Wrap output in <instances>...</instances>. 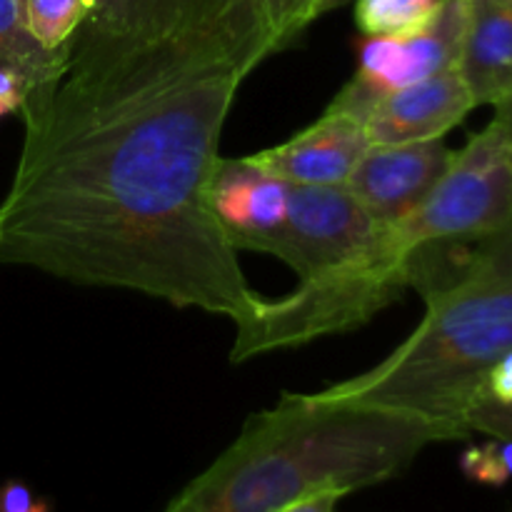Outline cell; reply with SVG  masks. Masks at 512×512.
<instances>
[{"instance_id": "1", "label": "cell", "mask_w": 512, "mask_h": 512, "mask_svg": "<svg viewBox=\"0 0 512 512\" xmlns=\"http://www.w3.org/2000/svg\"><path fill=\"white\" fill-rule=\"evenodd\" d=\"M270 55L263 0H98L20 108L0 265L248 318L260 295L210 190L235 95Z\"/></svg>"}, {"instance_id": "16", "label": "cell", "mask_w": 512, "mask_h": 512, "mask_svg": "<svg viewBox=\"0 0 512 512\" xmlns=\"http://www.w3.org/2000/svg\"><path fill=\"white\" fill-rule=\"evenodd\" d=\"M345 3L350 0H263L275 53L290 48L308 30V25Z\"/></svg>"}, {"instance_id": "5", "label": "cell", "mask_w": 512, "mask_h": 512, "mask_svg": "<svg viewBox=\"0 0 512 512\" xmlns=\"http://www.w3.org/2000/svg\"><path fill=\"white\" fill-rule=\"evenodd\" d=\"M512 230V155L490 123L453 153L428 198L393 223L408 253L435 243H480Z\"/></svg>"}, {"instance_id": "3", "label": "cell", "mask_w": 512, "mask_h": 512, "mask_svg": "<svg viewBox=\"0 0 512 512\" xmlns=\"http://www.w3.org/2000/svg\"><path fill=\"white\" fill-rule=\"evenodd\" d=\"M423 298V323L383 363L310 398L413 415L448 440L468 438L465 418L512 350V230L480 240Z\"/></svg>"}, {"instance_id": "12", "label": "cell", "mask_w": 512, "mask_h": 512, "mask_svg": "<svg viewBox=\"0 0 512 512\" xmlns=\"http://www.w3.org/2000/svg\"><path fill=\"white\" fill-rule=\"evenodd\" d=\"M463 48L458 73L475 105L512 95V0H463Z\"/></svg>"}, {"instance_id": "9", "label": "cell", "mask_w": 512, "mask_h": 512, "mask_svg": "<svg viewBox=\"0 0 512 512\" xmlns=\"http://www.w3.org/2000/svg\"><path fill=\"white\" fill-rule=\"evenodd\" d=\"M450 158L453 150L443 138L405 145H370L343 185L380 225H393L428 198Z\"/></svg>"}, {"instance_id": "20", "label": "cell", "mask_w": 512, "mask_h": 512, "mask_svg": "<svg viewBox=\"0 0 512 512\" xmlns=\"http://www.w3.org/2000/svg\"><path fill=\"white\" fill-rule=\"evenodd\" d=\"M28 93L30 83L25 80V75L10 65H0V118L20 113Z\"/></svg>"}, {"instance_id": "22", "label": "cell", "mask_w": 512, "mask_h": 512, "mask_svg": "<svg viewBox=\"0 0 512 512\" xmlns=\"http://www.w3.org/2000/svg\"><path fill=\"white\" fill-rule=\"evenodd\" d=\"M345 490H320V493L308 495V498L298 500V503L288 505L280 512H335V505L345 498Z\"/></svg>"}, {"instance_id": "11", "label": "cell", "mask_w": 512, "mask_h": 512, "mask_svg": "<svg viewBox=\"0 0 512 512\" xmlns=\"http://www.w3.org/2000/svg\"><path fill=\"white\" fill-rule=\"evenodd\" d=\"M290 183L263 173L243 158H220L215 173L213 210L235 250L268 255L270 243L288 215Z\"/></svg>"}, {"instance_id": "21", "label": "cell", "mask_w": 512, "mask_h": 512, "mask_svg": "<svg viewBox=\"0 0 512 512\" xmlns=\"http://www.w3.org/2000/svg\"><path fill=\"white\" fill-rule=\"evenodd\" d=\"M485 395L500 400V403H512V350L505 358H500L498 365L490 370Z\"/></svg>"}, {"instance_id": "7", "label": "cell", "mask_w": 512, "mask_h": 512, "mask_svg": "<svg viewBox=\"0 0 512 512\" xmlns=\"http://www.w3.org/2000/svg\"><path fill=\"white\" fill-rule=\"evenodd\" d=\"M463 0H440L433 18L403 38H368L360 45L355 83L380 98L390 90L458 68L463 48Z\"/></svg>"}, {"instance_id": "6", "label": "cell", "mask_w": 512, "mask_h": 512, "mask_svg": "<svg viewBox=\"0 0 512 512\" xmlns=\"http://www.w3.org/2000/svg\"><path fill=\"white\" fill-rule=\"evenodd\" d=\"M380 225L345 185H290L288 215L268 255L300 280L355 263L378 245Z\"/></svg>"}, {"instance_id": "15", "label": "cell", "mask_w": 512, "mask_h": 512, "mask_svg": "<svg viewBox=\"0 0 512 512\" xmlns=\"http://www.w3.org/2000/svg\"><path fill=\"white\" fill-rule=\"evenodd\" d=\"M440 0H358L355 23L368 38H403L423 28Z\"/></svg>"}, {"instance_id": "17", "label": "cell", "mask_w": 512, "mask_h": 512, "mask_svg": "<svg viewBox=\"0 0 512 512\" xmlns=\"http://www.w3.org/2000/svg\"><path fill=\"white\" fill-rule=\"evenodd\" d=\"M460 470L473 483L500 488L512 480V440L493 438L490 443L473 445L460 458Z\"/></svg>"}, {"instance_id": "2", "label": "cell", "mask_w": 512, "mask_h": 512, "mask_svg": "<svg viewBox=\"0 0 512 512\" xmlns=\"http://www.w3.org/2000/svg\"><path fill=\"white\" fill-rule=\"evenodd\" d=\"M445 433L428 420L285 393L250 415L235 443L163 512H280L320 490H355L403 475Z\"/></svg>"}, {"instance_id": "13", "label": "cell", "mask_w": 512, "mask_h": 512, "mask_svg": "<svg viewBox=\"0 0 512 512\" xmlns=\"http://www.w3.org/2000/svg\"><path fill=\"white\" fill-rule=\"evenodd\" d=\"M63 55L65 45L60 50H45L25 30L18 13V0H0V65H10L23 73L33 88L58 70Z\"/></svg>"}, {"instance_id": "18", "label": "cell", "mask_w": 512, "mask_h": 512, "mask_svg": "<svg viewBox=\"0 0 512 512\" xmlns=\"http://www.w3.org/2000/svg\"><path fill=\"white\" fill-rule=\"evenodd\" d=\"M470 433H485L490 438L512 440V403H500V400L483 395L473 410L465 418Z\"/></svg>"}, {"instance_id": "8", "label": "cell", "mask_w": 512, "mask_h": 512, "mask_svg": "<svg viewBox=\"0 0 512 512\" xmlns=\"http://www.w3.org/2000/svg\"><path fill=\"white\" fill-rule=\"evenodd\" d=\"M368 148L363 115L333 100L308 128L245 160L290 185H343Z\"/></svg>"}, {"instance_id": "4", "label": "cell", "mask_w": 512, "mask_h": 512, "mask_svg": "<svg viewBox=\"0 0 512 512\" xmlns=\"http://www.w3.org/2000/svg\"><path fill=\"white\" fill-rule=\"evenodd\" d=\"M413 280V253L385 225L378 245L355 263L300 280L285 298L265 300L235 323L233 363H245L273 350L308 345L328 335L363 328L380 310L403 298Z\"/></svg>"}, {"instance_id": "14", "label": "cell", "mask_w": 512, "mask_h": 512, "mask_svg": "<svg viewBox=\"0 0 512 512\" xmlns=\"http://www.w3.org/2000/svg\"><path fill=\"white\" fill-rule=\"evenodd\" d=\"M98 0H18L25 30L45 50H60L85 23Z\"/></svg>"}, {"instance_id": "19", "label": "cell", "mask_w": 512, "mask_h": 512, "mask_svg": "<svg viewBox=\"0 0 512 512\" xmlns=\"http://www.w3.org/2000/svg\"><path fill=\"white\" fill-rule=\"evenodd\" d=\"M0 512H53V508L23 480H5L0 485Z\"/></svg>"}, {"instance_id": "23", "label": "cell", "mask_w": 512, "mask_h": 512, "mask_svg": "<svg viewBox=\"0 0 512 512\" xmlns=\"http://www.w3.org/2000/svg\"><path fill=\"white\" fill-rule=\"evenodd\" d=\"M493 123L498 125V130L503 133L505 143H508V150L512 155V95H508L505 100H500V103H495Z\"/></svg>"}, {"instance_id": "10", "label": "cell", "mask_w": 512, "mask_h": 512, "mask_svg": "<svg viewBox=\"0 0 512 512\" xmlns=\"http://www.w3.org/2000/svg\"><path fill=\"white\" fill-rule=\"evenodd\" d=\"M478 108L458 68L375 98L365 115L370 145H405L440 140Z\"/></svg>"}]
</instances>
